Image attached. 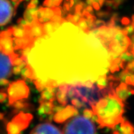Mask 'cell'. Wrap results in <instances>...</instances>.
Wrapping results in <instances>:
<instances>
[{"label": "cell", "instance_id": "9", "mask_svg": "<svg viewBox=\"0 0 134 134\" xmlns=\"http://www.w3.org/2000/svg\"><path fill=\"white\" fill-rule=\"evenodd\" d=\"M30 134H62V133L52 124L44 122L34 127Z\"/></svg>", "mask_w": 134, "mask_h": 134}, {"label": "cell", "instance_id": "7", "mask_svg": "<svg viewBox=\"0 0 134 134\" xmlns=\"http://www.w3.org/2000/svg\"><path fill=\"white\" fill-rule=\"evenodd\" d=\"M32 118V115L30 114L21 113L18 115L8 126L9 134H19L21 131L25 129L28 126Z\"/></svg>", "mask_w": 134, "mask_h": 134}, {"label": "cell", "instance_id": "6", "mask_svg": "<svg viewBox=\"0 0 134 134\" xmlns=\"http://www.w3.org/2000/svg\"><path fill=\"white\" fill-rule=\"evenodd\" d=\"M8 93L10 103L14 104L18 100L26 99L28 97L29 89L25 81L18 80L10 85Z\"/></svg>", "mask_w": 134, "mask_h": 134}, {"label": "cell", "instance_id": "14", "mask_svg": "<svg viewBox=\"0 0 134 134\" xmlns=\"http://www.w3.org/2000/svg\"><path fill=\"white\" fill-rule=\"evenodd\" d=\"M62 0H46L44 2V5L47 7H55L61 4Z\"/></svg>", "mask_w": 134, "mask_h": 134}, {"label": "cell", "instance_id": "10", "mask_svg": "<svg viewBox=\"0 0 134 134\" xmlns=\"http://www.w3.org/2000/svg\"><path fill=\"white\" fill-rule=\"evenodd\" d=\"M77 114V111L76 108L72 105H69L64 109L58 110V111L54 115L53 119L57 122H63L66 121L68 118Z\"/></svg>", "mask_w": 134, "mask_h": 134}, {"label": "cell", "instance_id": "12", "mask_svg": "<svg viewBox=\"0 0 134 134\" xmlns=\"http://www.w3.org/2000/svg\"><path fill=\"white\" fill-rule=\"evenodd\" d=\"M54 110L52 101H43L38 109V113L40 115L51 114Z\"/></svg>", "mask_w": 134, "mask_h": 134}, {"label": "cell", "instance_id": "20", "mask_svg": "<svg viewBox=\"0 0 134 134\" xmlns=\"http://www.w3.org/2000/svg\"><path fill=\"white\" fill-rule=\"evenodd\" d=\"M131 40H132L133 42H134V35L132 36V37H131Z\"/></svg>", "mask_w": 134, "mask_h": 134}, {"label": "cell", "instance_id": "17", "mask_svg": "<svg viewBox=\"0 0 134 134\" xmlns=\"http://www.w3.org/2000/svg\"><path fill=\"white\" fill-rule=\"evenodd\" d=\"M105 0H93V2H97V3H99L100 4V5H102V4H103V2H105Z\"/></svg>", "mask_w": 134, "mask_h": 134}, {"label": "cell", "instance_id": "18", "mask_svg": "<svg viewBox=\"0 0 134 134\" xmlns=\"http://www.w3.org/2000/svg\"><path fill=\"white\" fill-rule=\"evenodd\" d=\"M132 21H133L132 25H133V28H134V15L133 16V17H132Z\"/></svg>", "mask_w": 134, "mask_h": 134}, {"label": "cell", "instance_id": "11", "mask_svg": "<svg viewBox=\"0 0 134 134\" xmlns=\"http://www.w3.org/2000/svg\"><path fill=\"white\" fill-rule=\"evenodd\" d=\"M116 93V95L122 100H125L131 95V94H134V90L131 89L129 90L125 83H121L120 86L117 88Z\"/></svg>", "mask_w": 134, "mask_h": 134}, {"label": "cell", "instance_id": "19", "mask_svg": "<svg viewBox=\"0 0 134 134\" xmlns=\"http://www.w3.org/2000/svg\"><path fill=\"white\" fill-rule=\"evenodd\" d=\"M131 52H132L133 55H134V44H133V46L132 50H131Z\"/></svg>", "mask_w": 134, "mask_h": 134}, {"label": "cell", "instance_id": "8", "mask_svg": "<svg viewBox=\"0 0 134 134\" xmlns=\"http://www.w3.org/2000/svg\"><path fill=\"white\" fill-rule=\"evenodd\" d=\"M14 14V8L9 0H0V26L10 22Z\"/></svg>", "mask_w": 134, "mask_h": 134}, {"label": "cell", "instance_id": "2", "mask_svg": "<svg viewBox=\"0 0 134 134\" xmlns=\"http://www.w3.org/2000/svg\"><path fill=\"white\" fill-rule=\"evenodd\" d=\"M111 89L92 81L62 85L59 87L56 97L62 105L70 103L77 109H92L99 100L108 95Z\"/></svg>", "mask_w": 134, "mask_h": 134}, {"label": "cell", "instance_id": "15", "mask_svg": "<svg viewBox=\"0 0 134 134\" xmlns=\"http://www.w3.org/2000/svg\"><path fill=\"white\" fill-rule=\"evenodd\" d=\"M6 98V94L5 93H0V102L4 101Z\"/></svg>", "mask_w": 134, "mask_h": 134}, {"label": "cell", "instance_id": "1", "mask_svg": "<svg viewBox=\"0 0 134 134\" xmlns=\"http://www.w3.org/2000/svg\"><path fill=\"white\" fill-rule=\"evenodd\" d=\"M23 50L22 58L39 89L97 81L106 78L111 66V57L102 41L64 20Z\"/></svg>", "mask_w": 134, "mask_h": 134}, {"label": "cell", "instance_id": "13", "mask_svg": "<svg viewBox=\"0 0 134 134\" xmlns=\"http://www.w3.org/2000/svg\"><path fill=\"white\" fill-rule=\"evenodd\" d=\"M120 133L122 134H134V127L127 120H123L120 125Z\"/></svg>", "mask_w": 134, "mask_h": 134}, {"label": "cell", "instance_id": "5", "mask_svg": "<svg viewBox=\"0 0 134 134\" xmlns=\"http://www.w3.org/2000/svg\"><path fill=\"white\" fill-rule=\"evenodd\" d=\"M17 58V55L14 53L8 54L0 51V85L8 83V78L12 74L14 61Z\"/></svg>", "mask_w": 134, "mask_h": 134}, {"label": "cell", "instance_id": "16", "mask_svg": "<svg viewBox=\"0 0 134 134\" xmlns=\"http://www.w3.org/2000/svg\"><path fill=\"white\" fill-rule=\"evenodd\" d=\"M125 0H113L114 2V4H115V5H119V4H120L121 3H122V2H124Z\"/></svg>", "mask_w": 134, "mask_h": 134}, {"label": "cell", "instance_id": "3", "mask_svg": "<svg viewBox=\"0 0 134 134\" xmlns=\"http://www.w3.org/2000/svg\"><path fill=\"white\" fill-rule=\"evenodd\" d=\"M94 117L100 127L113 128L123 121L124 104L111 89L110 92L97 103L92 108Z\"/></svg>", "mask_w": 134, "mask_h": 134}, {"label": "cell", "instance_id": "4", "mask_svg": "<svg viewBox=\"0 0 134 134\" xmlns=\"http://www.w3.org/2000/svg\"><path fill=\"white\" fill-rule=\"evenodd\" d=\"M63 134H97V131L90 118L85 116H77L65 124Z\"/></svg>", "mask_w": 134, "mask_h": 134}]
</instances>
